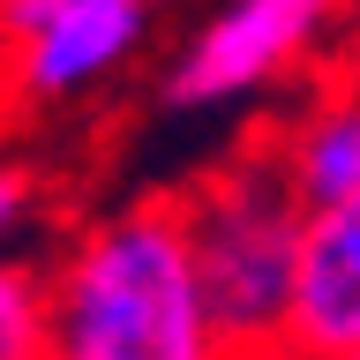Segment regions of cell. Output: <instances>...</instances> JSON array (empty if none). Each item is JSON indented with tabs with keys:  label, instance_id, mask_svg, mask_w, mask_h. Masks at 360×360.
Here are the masks:
<instances>
[{
	"label": "cell",
	"instance_id": "obj_4",
	"mask_svg": "<svg viewBox=\"0 0 360 360\" xmlns=\"http://www.w3.org/2000/svg\"><path fill=\"white\" fill-rule=\"evenodd\" d=\"M150 30H158V0H83V8H60L53 22H38L30 38L8 45V83L30 105L90 98L98 83H112L150 45Z\"/></svg>",
	"mask_w": 360,
	"mask_h": 360
},
{
	"label": "cell",
	"instance_id": "obj_10",
	"mask_svg": "<svg viewBox=\"0 0 360 360\" xmlns=\"http://www.w3.org/2000/svg\"><path fill=\"white\" fill-rule=\"evenodd\" d=\"M0 68H8V30H0Z\"/></svg>",
	"mask_w": 360,
	"mask_h": 360
},
{
	"label": "cell",
	"instance_id": "obj_3",
	"mask_svg": "<svg viewBox=\"0 0 360 360\" xmlns=\"http://www.w3.org/2000/svg\"><path fill=\"white\" fill-rule=\"evenodd\" d=\"M345 15V0H218L195 22V38L165 68V105H233L248 90L278 83L300 53H308L330 22Z\"/></svg>",
	"mask_w": 360,
	"mask_h": 360
},
{
	"label": "cell",
	"instance_id": "obj_1",
	"mask_svg": "<svg viewBox=\"0 0 360 360\" xmlns=\"http://www.w3.org/2000/svg\"><path fill=\"white\" fill-rule=\"evenodd\" d=\"M53 360H225L180 195L90 218L53 263Z\"/></svg>",
	"mask_w": 360,
	"mask_h": 360
},
{
	"label": "cell",
	"instance_id": "obj_8",
	"mask_svg": "<svg viewBox=\"0 0 360 360\" xmlns=\"http://www.w3.org/2000/svg\"><path fill=\"white\" fill-rule=\"evenodd\" d=\"M30 202H38V188H30V173L22 165H0V248L22 233V218H30Z\"/></svg>",
	"mask_w": 360,
	"mask_h": 360
},
{
	"label": "cell",
	"instance_id": "obj_7",
	"mask_svg": "<svg viewBox=\"0 0 360 360\" xmlns=\"http://www.w3.org/2000/svg\"><path fill=\"white\" fill-rule=\"evenodd\" d=\"M0 360H53V270L0 255Z\"/></svg>",
	"mask_w": 360,
	"mask_h": 360
},
{
	"label": "cell",
	"instance_id": "obj_11",
	"mask_svg": "<svg viewBox=\"0 0 360 360\" xmlns=\"http://www.w3.org/2000/svg\"><path fill=\"white\" fill-rule=\"evenodd\" d=\"M353 360H360V353H353Z\"/></svg>",
	"mask_w": 360,
	"mask_h": 360
},
{
	"label": "cell",
	"instance_id": "obj_6",
	"mask_svg": "<svg viewBox=\"0 0 360 360\" xmlns=\"http://www.w3.org/2000/svg\"><path fill=\"white\" fill-rule=\"evenodd\" d=\"M270 150H278L292 195L308 202V210L360 195V90L315 98L285 135H270Z\"/></svg>",
	"mask_w": 360,
	"mask_h": 360
},
{
	"label": "cell",
	"instance_id": "obj_9",
	"mask_svg": "<svg viewBox=\"0 0 360 360\" xmlns=\"http://www.w3.org/2000/svg\"><path fill=\"white\" fill-rule=\"evenodd\" d=\"M60 8H83V0H0V30H8V45L30 38L38 22H53Z\"/></svg>",
	"mask_w": 360,
	"mask_h": 360
},
{
	"label": "cell",
	"instance_id": "obj_2",
	"mask_svg": "<svg viewBox=\"0 0 360 360\" xmlns=\"http://www.w3.org/2000/svg\"><path fill=\"white\" fill-rule=\"evenodd\" d=\"M188 218V255H195L202 308L218 323L225 360H285V315H292V278H300V233L308 202L292 195L285 165L270 143L248 158L202 173L180 195Z\"/></svg>",
	"mask_w": 360,
	"mask_h": 360
},
{
	"label": "cell",
	"instance_id": "obj_5",
	"mask_svg": "<svg viewBox=\"0 0 360 360\" xmlns=\"http://www.w3.org/2000/svg\"><path fill=\"white\" fill-rule=\"evenodd\" d=\"M353 353H360V195H345L308 210L285 360H353Z\"/></svg>",
	"mask_w": 360,
	"mask_h": 360
}]
</instances>
